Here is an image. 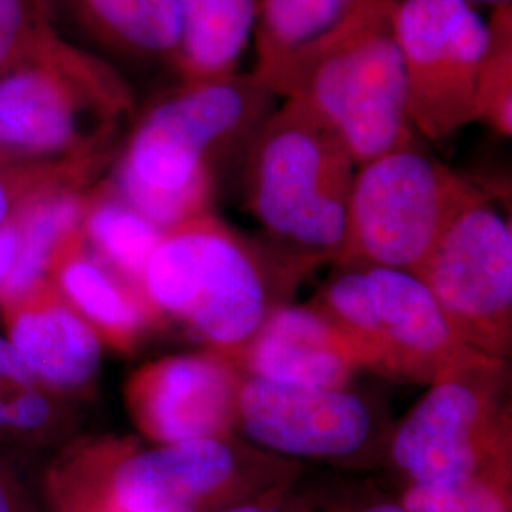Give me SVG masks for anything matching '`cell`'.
<instances>
[{
	"instance_id": "44dd1931",
	"label": "cell",
	"mask_w": 512,
	"mask_h": 512,
	"mask_svg": "<svg viewBox=\"0 0 512 512\" xmlns=\"http://www.w3.org/2000/svg\"><path fill=\"white\" fill-rule=\"evenodd\" d=\"M61 397L23 365L0 336V440L37 444L63 427Z\"/></svg>"
},
{
	"instance_id": "277c9868",
	"label": "cell",
	"mask_w": 512,
	"mask_h": 512,
	"mask_svg": "<svg viewBox=\"0 0 512 512\" xmlns=\"http://www.w3.org/2000/svg\"><path fill=\"white\" fill-rule=\"evenodd\" d=\"M245 202L289 277L334 260L357 162L300 103L279 99L245 150Z\"/></svg>"
},
{
	"instance_id": "83f0119b",
	"label": "cell",
	"mask_w": 512,
	"mask_h": 512,
	"mask_svg": "<svg viewBox=\"0 0 512 512\" xmlns=\"http://www.w3.org/2000/svg\"><path fill=\"white\" fill-rule=\"evenodd\" d=\"M19 245L18 217L0 230V304L8 285L10 274L16 264Z\"/></svg>"
},
{
	"instance_id": "484cf974",
	"label": "cell",
	"mask_w": 512,
	"mask_h": 512,
	"mask_svg": "<svg viewBox=\"0 0 512 512\" xmlns=\"http://www.w3.org/2000/svg\"><path fill=\"white\" fill-rule=\"evenodd\" d=\"M509 471L471 478L452 486H416L403 497L408 512H509Z\"/></svg>"
},
{
	"instance_id": "f1b7e54d",
	"label": "cell",
	"mask_w": 512,
	"mask_h": 512,
	"mask_svg": "<svg viewBox=\"0 0 512 512\" xmlns=\"http://www.w3.org/2000/svg\"><path fill=\"white\" fill-rule=\"evenodd\" d=\"M0 512H25L12 478L0 469Z\"/></svg>"
},
{
	"instance_id": "5bb4252c",
	"label": "cell",
	"mask_w": 512,
	"mask_h": 512,
	"mask_svg": "<svg viewBox=\"0 0 512 512\" xmlns=\"http://www.w3.org/2000/svg\"><path fill=\"white\" fill-rule=\"evenodd\" d=\"M6 340L42 384L59 397L92 387L103 342L50 279L0 304Z\"/></svg>"
},
{
	"instance_id": "52a82bcc",
	"label": "cell",
	"mask_w": 512,
	"mask_h": 512,
	"mask_svg": "<svg viewBox=\"0 0 512 512\" xmlns=\"http://www.w3.org/2000/svg\"><path fill=\"white\" fill-rule=\"evenodd\" d=\"M490 194L418 143L357 167L349 194L340 268L416 274L448 226Z\"/></svg>"
},
{
	"instance_id": "9a60e30c",
	"label": "cell",
	"mask_w": 512,
	"mask_h": 512,
	"mask_svg": "<svg viewBox=\"0 0 512 512\" xmlns=\"http://www.w3.org/2000/svg\"><path fill=\"white\" fill-rule=\"evenodd\" d=\"M245 378L344 389L363 370L348 336L313 306L277 304L232 361Z\"/></svg>"
},
{
	"instance_id": "30bf717a",
	"label": "cell",
	"mask_w": 512,
	"mask_h": 512,
	"mask_svg": "<svg viewBox=\"0 0 512 512\" xmlns=\"http://www.w3.org/2000/svg\"><path fill=\"white\" fill-rule=\"evenodd\" d=\"M393 29L408 122L440 143L476 122V78L488 23L465 0H395Z\"/></svg>"
},
{
	"instance_id": "4316f807",
	"label": "cell",
	"mask_w": 512,
	"mask_h": 512,
	"mask_svg": "<svg viewBox=\"0 0 512 512\" xmlns=\"http://www.w3.org/2000/svg\"><path fill=\"white\" fill-rule=\"evenodd\" d=\"M50 19L54 16L48 0H0V74Z\"/></svg>"
},
{
	"instance_id": "6da1fadb",
	"label": "cell",
	"mask_w": 512,
	"mask_h": 512,
	"mask_svg": "<svg viewBox=\"0 0 512 512\" xmlns=\"http://www.w3.org/2000/svg\"><path fill=\"white\" fill-rule=\"evenodd\" d=\"M253 73L179 84L133 124L110 184L162 232L211 211L220 169L277 105Z\"/></svg>"
},
{
	"instance_id": "7402d4cb",
	"label": "cell",
	"mask_w": 512,
	"mask_h": 512,
	"mask_svg": "<svg viewBox=\"0 0 512 512\" xmlns=\"http://www.w3.org/2000/svg\"><path fill=\"white\" fill-rule=\"evenodd\" d=\"M361 2L363 0H258L253 37L256 59L251 73H262L323 35Z\"/></svg>"
},
{
	"instance_id": "2e32d148",
	"label": "cell",
	"mask_w": 512,
	"mask_h": 512,
	"mask_svg": "<svg viewBox=\"0 0 512 512\" xmlns=\"http://www.w3.org/2000/svg\"><path fill=\"white\" fill-rule=\"evenodd\" d=\"M52 16H61L88 42L92 52L137 63L164 65L173 71L181 14L179 0H48Z\"/></svg>"
},
{
	"instance_id": "8fae6325",
	"label": "cell",
	"mask_w": 512,
	"mask_h": 512,
	"mask_svg": "<svg viewBox=\"0 0 512 512\" xmlns=\"http://www.w3.org/2000/svg\"><path fill=\"white\" fill-rule=\"evenodd\" d=\"M414 275L471 348L505 361L512 344V228L490 196L448 226Z\"/></svg>"
},
{
	"instance_id": "4fadbf2b",
	"label": "cell",
	"mask_w": 512,
	"mask_h": 512,
	"mask_svg": "<svg viewBox=\"0 0 512 512\" xmlns=\"http://www.w3.org/2000/svg\"><path fill=\"white\" fill-rule=\"evenodd\" d=\"M243 372L215 351L169 355L129 374V418L154 444L232 437Z\"/></svg>"
},
{
	"instance_id": "d6986e66",
	"label": "cell",
	"mask_w": 512,
	"mask_h": 512,
	"mask_svg": "<svg viewBox=\"0 0 512 512\" xmlns=\"http://www.w3.org/2000/svg\"><path fill=\"white\" fill-rule=\"evenodd\" d=\"M90 188H57L38 196L19 213L18 256L2 302L48 279L57 253L82 230Z\"/></svg>"
},
{
	"instance_id": "8992f818",
	"label": "cell",
	"mask_w": 512,
	"mask_h": 512,
	"mask_svg": "<svg viewBox=\"0 0 512 512\" xmlns=\"http://www.w3.org/2000/svg\"><path fill=\"white\" fill-rule=\"evenodd\" d=\"M313 308L348 336L363 370L433 385L505 363L471 348L420 277L391 268H346Z\"/></svg>"
},
{
	"instance_id": "ffe728a7",
	"label": "cell",
	"mask_w": 512,
	"mask_h": 512,
	"mask_svg": "<svg viewBox=\"0 0 512 512\" xmlns=\"http://www.w3.org/2000/svg\"><path fill=\"white\" fill-rule=\"evenodd\" d=\"M82 234L93 255L139 291L148 258L164 232L105 183L88 190Z\"/></svg>"
},
{
	"instance_id": "7a4b0ae2",
	"label": "cell",
	"mask_w": 512,
	"mask_h": 512,
	"mask_svg": "<svg viewBox=\"0 0 512 512\" xmlns=\"http://www.w3.org/2000/svg\"><path fill=\"white\" fill-rule=\"evenodd\" d=\"M393 6L395 0H363L323 35L253 73L277 99L321 118L357 165L418 143L406 112Z\"/></svg>"
},
{
	"instance_id": "d4e9b609",
	"label": "cell",
	"mask_w": 512,
	"mask_h": 512,
	"mask_svg": "<svg viewBox=\"0 0 512 512\" xmlns=\"http://www.w3.org/2000/svg\"><path fill=\"white\" fill-rule=\"evenodd\" d=\"M44 494L54 512H128L110 497L92 442L67 448L44 475Z\"/></svg>"
},
{
	"instance_id": "5b68a950",
	"label": "cell",
	"mask_w": 512,
	"mask_h": 512,
	"mask_svg": "<svg viewBox=\"0 0 512 512\" xmlns=\"http://www.w3.org/2000/svg\"><path fill=\"white\" fill-rule=\"evenodd\" d=\"M272 272L289 279L268 245L209 211L164 230L139 293L156 321H181L207 351L234 361L277 306Z\"/></svg>"
},
{
	"instance_id": "9c48e42d",
	"label": "cell",
	"mask_w": 512,
	"mask_h": 512,
	"mask_svg": "<svg viewBox=\"0 0 512 512\" xmlns=\"http://www.w3.org/2000/svg\"><path fill=\"white\" fill-rule=\"evenodd\" d=\"M110 497L128 512H219L270 475L281 461L232 437L156 444L92 440Z\"/></svg>"
},
{
	"instance_id": "1f68e13d",
	"label": "cell",
	"mask_w": 512,
	"mask_h": 512,
	"mask_svg": "<svg viewBox=\"0 0 512 512\" xmlns=\"http://www.w3.org/2000/svg\"><path fill=\"white\" fill-rule=\"evenodd\" d=\"M465 2L473 4V6H476V8H480V6H486V8H495V6H499V4H507V2H512V0H465Z\"/></svg>"
},
{
	"instance_id": "4dcf8cb0",
	"label": "cell",
	"mask_w": 512,
	"mask_h": 512,
	"mask_svg": "<svg viewBox=\"0 0 512 512\" xmlns=\"http://www.w3.org/2000/svg\"><path fill=\"white\" fill-rule=\"evenodd\" d=\"M219 512H293L285 511V509H279V507H264V505H234V507H228V509H222Z\"/></svg>"
},
{
	"instance_id": "ac0fdd59",
	"label": "cell",
	"mask_w": 512,
	"mask_h": 512,
	"mask_svg": "<svg viewBox=\"0 0 512 512\" xmlns=\"http://www.w3.org/2000/svg\"><path fill=\"white\" fill-rule=\"evenodd\" d=\"M181 35L171 73L179 84L241 73V57L255 37L258 0H179Z\"/></svg>"
},
{
	"instance_id": "3957f363",
	"label": "cell",
	"mask_w": 512,
	"mask_h": 512,
	"mask_svg": "<svg viewBox=\"0 0 512 512\" xmlns=\"http://www.w3.org/2000/svg\"><path fill=\"white\" fill-rule=\"evenodd\" d=\"M135 116L128 80L46 21L0 74V158L14 162L107 160L110 141Z\"/></svg>"
},
{
	"instance_id": "f546056e",
	"label": "cell",
	"mask_w": 512,
	"mask_h": 512,
	"mask_svg": "<svg viewBox=\"0 0 512 512\" xmlns=\"http://www.w3.org/2000/svg\"><path fill=\"white\" fill-rule=\"evenodd\" d=\"M357 512H408L403 505L391 503V501H380V503H370L365 505L361 511Z\"/></svg>"
},
{
	"instance_id": "7c38bea8",
	"label": "cell",
	"mask_w": 512,
	"mask_h": 512,
	"mask_svg": "<svg viewBox=\"0 0 512 512\" xmlns=\"http://www.w3.org/2000/svg\"><path fill=\"white\" fill-rule=\"evenodd\" d=\"M238 429L251 444L287 458L344 459L361 454L380 429L363 395L245 378Z\"/></svg>"
},
{
	"instance_id": "603a6c76",
	"label": "cell",
	"mask_w": 512,
	"mask_h": 512,
	"mask_svg": "<svg viewBox=\"0 0 512 512\" xmlns=\"http://www.w3.org/2000/svg\"><path fill=\"white\" fill-rule=\"evenodd\" d=\"M488 40L476 78V122L512 135V2L490 8Z\"/></svg>"
},
{
	"instance_id": "e0dca14e",
	"label": "cell",
	"mask_w": 512,
	"mask_h": 512,
	"mask_svg": "<svg viewBox=\"0 0 512 512\" xmlns=\"http://www.w3.org/2000/svg\"><path fill=\"white\" fill-rule=\"evenodd\" d=\"M48 279L99 334L103 346L129 353L156 323L145 298L86 245L82 230L55 256Z\"/></svg>"
},
{
	"instance_id": "cb8c5ba5",
	"label": "cell",
	"mask_w": 512,
	"mask_h": 512,
	"mask_svg": "<svg viewBox=\"0 0 512 512\" xmlns=\"http://www.w3.org/2000/svg\"><path fill=\"white\" fill-rule=\"evenodd\" d=\"M105 160L14 162L0 158V230L38 196L57 188H90Z\"/></svg>"
},
{
	"instance_id": "ba28073f",
	"label": "cell",
	"mask_w": 512,
	"mask_h": 512,
	"mask_svg": "<svg viewBox=\"0 0 512 512\" xmlns=\"http://www.w3.org/2000/svg\"><path fill=\"white\" fill-rule=\"evenodd\" d=\"M511 404L505 363L429 385L395 427L393 463L416 486H452L509 471Z\"/></svg>"
}]
</instances>
